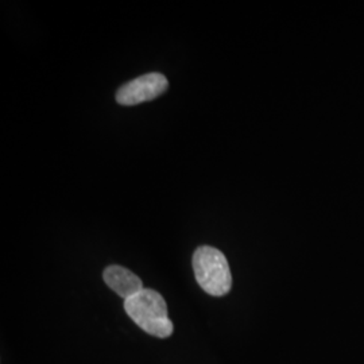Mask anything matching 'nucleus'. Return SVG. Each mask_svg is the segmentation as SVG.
<instances>
[{"instance_id": "f257e3e1", "label": "nucleus", "mask_w": 364, "mask_h": 364, "mask_svg": "<svg viewBox=\"0 0 364 364\" xmlns=\"http://www.w3.org/2000/svg\"><path fill=\"white\" fill-rule=\"evenodd\" d=\"M124 309L131 320L146 333L159 338H169L173 333L166 302L156 290L144 289L134 297L126 299Z\"/></svg>"}, {"instance_id": "f03ea898", "label": "nucleus", "mask_w": 364, "mask_h": 364, "mask_svg": "<svg viewBox=\"0 0 364 364\" xmlns=\"http://www.w3.org/2000/svg\"><path fill=\"white\" fill-rule=\"evenodd\" d=\"M196 281L210 296H225L232 287V275L227 258L218 248L203 246L193 255Z\"/></svg>"}, {"instance_id": "7ed1b4c3", "label": "nucleus", "mask_w": 364, "mask_h": 364, "mask_svg": "<svg viewBox=\"0 0 364 364\" xmlns=\"http://www.w3.org/2000/svg\"><path fill=\"white\" fill-rule=\"evenodd\" d=\"M169 88L168 78L161 73H149L134 78L119 88L117 102L120 105H136L154 100Z\"/></svg>"}, {"instance_id": "20e7f679", "label": "nucleus", "mask_w": 364, "mask_h": 364, "mask_svg": "<svg viewBox=\"0 0 364 364\" xmlns=\"http://www.w3.org/2000/svg\"><path fill=\"white\" fill-rule=\"evenodd\" d=\"M103 278L108 287L114 290L117 296L124 299V301L134 297L144 289V284L138 275L117 264L107 267Z\"/></svg>"}]
</instances>
